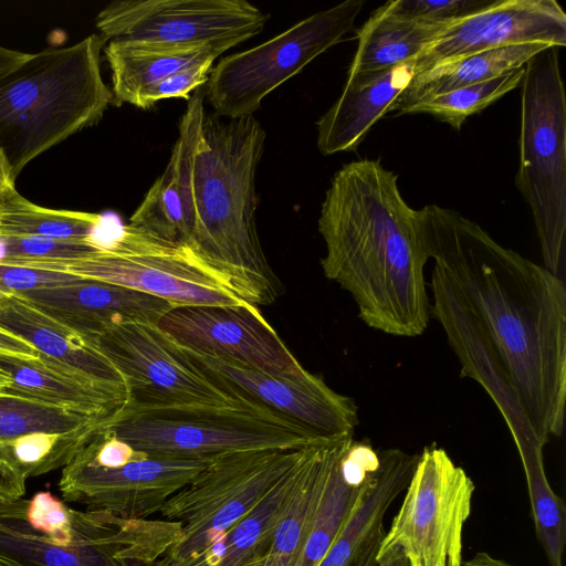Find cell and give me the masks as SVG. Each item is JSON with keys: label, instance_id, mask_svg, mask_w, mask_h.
Returning a JSON list of instances; mask_svg holds the SVG:
<instances>
[{"label": "cell", "instance_id": "cell-20", "mask_svg": "<svg viewBox=\"0 0 566 566\" xmlns=\"http://www.w3.org/2000/svg\"><path fill=\"white\" fill-rule=\"evenodd\" d=\"M419 454L380 450L378 465L366 478L355 504L319 566H357L377 552L386 533L384 518L407 489Z\"/></svg>", "mask_w": 566, "mask_h": 566}, {"label": "cell", "instance_id": "cell-28", "mask_svg": "<svg viewBox=\"0 0 566 566\" xmlns=\"http://www.w3.org/2000/svg\"><path fill=\"white\" fill-rule=\"evenodd\" d=\"M450 24L408 19L384 4L357 30L358 46L348 75L384 71L412 60Z\"/></svg>", "mask_w": 566, "mask_h": 566}, {"label": "cell", "instance_id": "cell-1", "mask_svg": "<svg viewBox=\"0 0 566 566\" xmlns=\"http://www.w3.org/2000/svg\"><path fill=\"white\" fill-rule=\"evenodd\" d=\"M429 259L458 292L509 376L536 434L564 430L566 287L460 212L417 210Z\"/></svg>", "mask_w": 566, "mask_h": 566}, {"label": "cell", "instance_id": "cell-22", "mask_svg": "<svg viewBox=\"0 0 566 566\" xmlns=\"http://www.w3.org/2000/svg\"><path fill=\"white\" fill-rule=\"evenodd\" d=\"M415 75L413 61L388 70L348 75L337 101L317 120V147L323 155L355 151Z\"/></svg>", "mask_w": 566, "mask_h": 566}, {"label": "cell", "instance_id": "cell-16", "mask_svg": "<svg viewBox=\"0 0 566 566\" xmlns=\"http://www.w3.org/2000/svg\"><path fill=\"white\" fill-rule=\"evenodd\" d=\"M143 453L123 465L99 467L74 455L62 469L59 490L65 502L126 518H147L189 484L212 461Z\"/></svg>", "mask_w": 566, "mask_h": 566}, {"label": "cell", "instance_id": "cell-8", "mask_svg": "<svg viewBox=\"0 0 566 566\" xmlns=\"http://www.w3.org/2000/svg\"><path fill=\"white\" fill-rule=\"evenodd\" d=\"M302 449L250 450L214 458L161 507L164 520L181 524V537L154 566H190L263 500Z\"/></svg>", "mask_w": 566, "mask_h": 566}, {"label": "cell", "instance_id": "cell-2", "mask_svg": "<svg viewBox=\"0 0 566 566\" xmlns=\"http://www.w3.org/2000/svg\"><path fill=\"white\" fill-rule=\"evenodd\" d=\"M317 224L326 245L323 273L352 295L358 317L392 336L422 335L431 314L429 255L398 176L376 159L344 165L331 180Z\"/></svg>", "mask_w": 566, "mask_h": 566}, {"label": "cell", "instance_id": "cell-42", "mask_svg": "<svg viewBox=\"0 0 566 566\" xmlns=\"http://www.w3.org/2000/svg\"><path fill=\"white\" fill-rule=\"evenodd\" d=\"M15 181L12 179L10 170L6 164L3 156L0 153V193L15 187Z\"/></svg>", "mask_w": 566, "mask_h": 566}, {"label": "cell", "instance_id": "cell-23", "mask_svg": "<svg viewBox=\"0 0 566 566\" xmlns=\"http://www.w3.org/2000/svg\"><path fill=\"white\" fill-rule=\"evenodd\" d=\"M379 459L380 450L368 441L356 440L354 436L348 438L329 473L313 525L294 566H319Z\"/></svg>", "mask_w": 566, "mask_h": 566}, {"label": "cell", "instance_id": "cell-18", "mask_svg": "<svg viewBox=\"0 0 566 566\" xmlns=\"http://www.w3.org/2000/svg\"><path fill=\"white\" fill-rule=\"evenodd\" d=\"M430 313L441 324L462 365V374L476 380L491 396L506 421L518 453L543 450L522 402L485 334L443 272L433 268Z\"/></svg>", "mask_w": 566, "mask_h": 566}, {"label": "cell", "instance_id": "cell-33", "mask_svg": "<svg viewBox=\"0 0 566 566\" xmlns=\"http://www.w3.org/2000/svg\"><path fill=\"white\" fill-rule=\"evenodd\" d=\"M102 428H88L72 433L36 432L0 442L19 480L40 476L63 469Z\"/></svg>", "mask_w": 566, "mask_h": 566}, {"label": "cell", "instance_id": "cell-26", "mask_svg": "<svg viewBox=\"0 0 566 566\" xmlns=\"http://www.w3.org/2000/svg\"><path fill=\"white\" fill-rule=\"evenodd\" d=\"M112 73L113 102L133 104L151 85L208 56L222 53L206 46L111 40L104 49Z\"/></svg>", "mask_w": 566, "mask_h": 566}, {"label": "cell", "instance_id": "cell-10", "mask_svg": "<svg viewBox=\"0 0 566 566\" xmlns=\"http://www.w3.org/2000/svg\"><path fill=\"white\" fill-rule=\"evenodd\" d=\"M23 266L104 281L147 293L176 306L247 303L188 247L164 241L128 224L120 226L105 247L86 258Z\"/></svg>", "mask_w": 566, "mask_h": 566}, {"label": "cell", "instance_id": "cell-43", "mask_svg": "<svg viewBox=\"0 0 566 566\" xmlns=\"http://www.w3.org/2000/svg\"><path fill=\"white\" fill-rule=\"evenodd\" d=\"M6 296H8V295H4V294H2V293L0 292V305H1V303H2V301H3V298H4Z\"/></svg>", "mask_w": 566, "mask_h": 566}, {"label": "cell", "instance_id": "cell-9", "mask_svg": "<svg viewBox=\"0 0 566 566\" xmlns=\"http://www.w3.org/2000/svg\"><path fill=\"white\" fill-rule=\"evenodd\" d=\"M474 482L447 451L426 447L419 454L400 509L376 553V562L408 566H463V527Z\"/></svg>", "mask_w": 566, "mask_h": 566}, {"label": "cell", "instance_id": "cell-35", "mask_svg": "<svg viewBox=\"0 0 566 566\" xmlns=\"http://www.w3.org/2000/svg\"><path fill=\"white\" fill-rule=\"evenodd\" d=\"M4 247L1 264L23 266L34 262L74 261L94 253L88 242L63 241L42 237L0 235Z\"/></svg>", "mask_w": 566, "mask_h": 566}, {"label": "cell", "instance_id": "cell-30", "mask_svg": "<svg viewBox=\"0 0 566 566\" xmlns=\"http://www.w3.org/2000/svg\"><path fill=\"white\" fill-rule=\"evenodd\" d=\"M103 222L104 218L98 213L36 206L22 197L15 187L0 193V235L88 242Z\"/></svg>", "mask_w": 566, "mask_h": 566}, {"label": "cell", "instance_id": "cell-13", "mask_svg": "<svg viewBox=\"0 0 566 566\" xmlns=\"http://www.w3.org/2000/svg\"><path fill=\"white\" fill-rule=\"evenodd\" d=\"M85 339L123 377L125 409L237 401L209 381L158 324H118Z\"/></svg>", "mask_w": 566, "mask_h": 566}, {"label": "cell", "instance_id": "cell-25", "mask_svg": "<svg viewBox=\"0 0 566 566\" xmlns=\"http://www.w3.org/2000/svg\"><path fill=\"white\" fill-rule=\"evenodd\" d=\"M310 446L302 449L297 461L263 500L190 566L263 565L274 532L295 494Z\"/></svg>", "mask_w": 566, "mask_h": 566}, {"label": "cell", "instance_id": "cell-29", "mask_svg": "<svg viewBox=\"0 0 566 566\" xmlns=\"http://www.w3.org/2000/svg\"><path fill=\"white\" fill-rule=\"evenodd\" d=\"M548 48L551 46L541 43L517 44L436 65L412 77L392 105L391 112L399 113L421 98L493 80L524 66L528 60Z\"/></svg>", "mask_w": 566, "mask_h": 566}, {"label": "cell", "instance_id": "cell-27", "mask_svg": "<svg viewBox=\"0 0 566 566\" xmlns=\"http://www.w3.org/2000/svg\"><path fill=\"white\" fill-rule=\"evenodd\" d=\"M349 437L323 440L307 448L295 494L274 532L262 566H294L313 525L329 473Z\"/></svg>", "mask_w": 566, "mask_h": 566}, {"label": "cell", "instance_id": "cell-31", "mask_svg": "<svg viewBox=\"0 0 566 566\" xmlns=\"http://www.w3.org/2000/svg\"><path fill=\"white\" fill-rule=\"evenodd\" d=\"M128 226L164 241L188 247L192 222L185 188L171 158L129 218Z\"/></svg>", "mask_w": 566, "mask_h": 566}, {"label": "cell", "instance_id": "cell-39", "mask_svg": "<svg viewBox=\"0 0 566 566\" xmlns=\"http://www.w3.org/2000/svg\"><path fill=\"white\" fill-rule=\"evenodd\" d=\"M0 353L18 357H39V353L32 345L2 327H0Z\"/></svg>", "mask_w": 566, "mask_h": 566}, {"label": "cell", "instance_id": "cell-34", "mask_svg": "<svg viewBox=\"0 0 566 566\" xmlns=\"http://www.w3.org/2000/svg\"><path fill=\"white\" fill-rule=\"evenodd\" d=\"M523 75L524 66L486 82L418 99L403 107L398 115L431 114L459 130L469 116L481 112L516 88L521 84Z\"/></svg>", "mask_w": 566, "mask_h": 566}, {"label": "cell", "instance_id": "cell-6", "mask_svg": "<svg viewBox=\"0 0 566 566\" xmlns=\"http://www.w3.org/2000/svg\"><path fill=\"white\" fill-rule=\"evenodd\" d=\"M518 169L515 184L528 203L544 268L563 279L566 250V98L558 48L524 65L521 81Z\"/></svg>", "mask_w": 566, "mask_h": 566}, {"label": "cell", "instance_id": "cell-38", "mask_svg": "<svg viewBox=\"0 0 566 566\" xmlns=\"http://www.w3.org/2000/svg\"><path fill=\"white\" fill-rule=\"evenodd\" d=\"M82 279L64 272L0 264V292L4 295L74 284Z\"/></svg>", "mask_w": 566, "mask_h": 566}, {"label": "cell", "instance_id": "cell-14", "mask_svg": "<svg viewBox=\"0 0 566 566\" xmlns=\"http://www.w3.org/2000/svg\"><path fill=\"white\" fill-rule=\"evenodd\" d=\"M180 349L209 381L232 400L268 409L319 439L353 436L359 423L355 401L334 391L322 377L310 371L297 377L275 376L187 348Z\"/></svg>", "mask_w": 566, "mask_h": 566}, {"label": "cell", "instance_id": "cell-32", "mask_svg": "<svg viewBox=\"0 0 566 566\" xmlns=\"http://www.w3.org/2000/svg\"><path fill=\"white\" fill-rule=\"evenodd\" d=\"M112 418H101L0 389V442L44 433H72L102 428Z\"/></svg>", "mask_w": 566, "mask_h": 566}, {"label": "cell", "instance_id": "cell-7", "mask_svg": "<svg viewBox=\"0 0 566 566\" xmlns=\"http://www.w3.org/2000/svg\"><path fill=\"white\" fill-rule=\"evenodd\" d=\"M150 455L211 460L263 449H301L323 441L268 409L237 400L143 410L123 408L104 428Z\"/></svg>", "mask_w": 566, "mask_h": 566}, {"label": "cell", "instance_id": "cell-12", "mask_svg": "<svg viewBox=\"0 0 566 566\" xmlns=\"http://www.w3.org/2000/svg\"><path fill=\"white\" fill-rule=\"evenodd\" d=\"M270 15L245 0H119L96 17L105 41L206 46L221 53L258 35Z\"/></svg>", "mask_w": 566, "mask_h": 566}, {"label": "cell", "instance_id": "cell-5", "mask_svg": "<svg viewBox=\"0 0 566 566\" xmlns=\"http://www.w3.org/2000/svg\"><path fill=\"white\" fill-rule=\"evenodd\" d=\"M181 524L76 510L49 491L0 501V566H154Z\"/></svg>", "mask_w": 566, "mask_h": 566}, {"label": "cell", "instance_id": "cell-24", "mask_svg": "<svg viewBox=\"0 0 566 566\" xmlns=\"http://www.w3.org/2000/svg\"><path fill=\"white\" fill-rule=\"evenodd\" d=\"M0 327L32 345L39 355L88 376L125 384L116 368L82 335L19 295L3 298L0 305Z\"/></svg>", "mask_w": 566, "mask_h": 566}, {"label": "cell", "instance_id": "cell-40", "mask_svg": "<svg viewBox=\"0 0 566 566\" xmlns=\"http://www.w3.org/2000/svg\"><path fill=\"white\" fill-rule=\"evenodd\" d=\"M29 54L0 45V76L21 64Z\"/></svg>", "mask_w": 566, "mask_h": 566}, {"label": "cell", "instance_id": "cell-36", "mask_svg": "<svg viewBox=\"0 0 566 566\" xmlns=\"http://www.w3.org/2000/svg\"><path fill=\"white\" fill-rule=\"evenodd\" d=\"M495 0H391L386 7L395 14L430 22L450 24L474 14Z\"/></svg>", "mask_w": 566, "mask_h": 566}, {"label": "cell", "instance_id": "cell-4", "mask_svg": "<svg viewBox=\"0 0 566 566\" xmlns=\"http://www.w3.org/2000/svg\"><path fill=\"white\" fill-rule=\"evenodd\" d=\"M105 43L91 34L30 53L0 76V153L14 181L39 155L102 119L113 102L101 73Z\"/></svg>", "mask_w": 566, "mask_h": 566}, {"label": "cell", "instance_id": "cell-21", "mask_svg": "<svg viewBox=\"0 0 566 566\" xmlns=\"http://www.w3.org/2000/svg\"><path fill=\"white\" fill-rule=\"evenodd\" d=\"M0 370L10 380L8 391L101 418L116 416L128 398L125 384L88 376L42 355L0 353Z\"/></svg>", "mask_w": 566, "mask_h": 566}, {"label": "cell", "instance_id": "cell-19", "mask_svg": "<svg viewBox=\"0 0 566 566\" xmlns=\"http://www.w3.org/2000/svg\"><path fill=\"white\" fill-rule=\"evenodd\" d=\"M84 338L125 323L158 324L172 303L125 286L83 277L67 285L15 294Z\"/></svg>", "mask_w": 566, "mask_h": 566}, {"label": "cell", "instance_id": "cell-15", "mask_svg": "<svg viewBox=\"0 0 566 566\" xmlns=\"http://www.w3.org/2000/svg\"><path fill=\"white\" fill-rule=\"evenodd\" d=\"M158 326L177 345L201 355L282 377L308 371L259 308L249 303L175 306Z\"/></svg>", "mask_w": 566, "mask_h": 566}, {"label": "cell", "instance_id": "cell-17", "mask_svg": "<svg viewBox=\"0 0 566 566\" xmlns=\"http://www.w3.org/2000/svg\"><path fill=\"white\" fill-rule=\"evenodd\" d=\"M526 43L566 45V14L558 2L495 0L450 24L412 59L415 75L471 54Z\"/></svg>", "mask_w": 566, "mask_h": 566}, {"label": "cell", "instance_id": "cell-37", "mask_svg": "<svg viewBox=\"0 0 566 566\" xmlns=\"http://www.w3.org/2000/svg\"><path fill=\"white\" fill-rule=\"evenodd\" d=\"M217 56H208L191 65H188L163 81L143 91L132 105L139 108H149L160 99L186 98L207 82L212 63Z\"/></svg>", "mask_w": 566, "mask_h": 566}, {"label": "cell", "instance_id": "cell-3", "mask_svg": "<svg viewBox=\"0 0 566 566\" xmlns=\"http://www.w3.org/2000/svg\"><path fill=\"white\" fill-rule=\"evenodd\" d=\"M191 94L172 148L192 229L188 248L244 302L270 305L282 284L263 252L255 224V174L265 132L251 116L223 120Z\"/></svg>", "mask_w": 566, "mask_h": 566}, {"label": "cell", "instance_id": "cell-41", "mask_svg": "<svg viewBox=\"0 0 566 566\" xmlns=\"http://www.w3.org/2000/svg\"><path fill=\"white\" fill-rule=\"evenodd\" d=\"M463 566H515L509 562L493 557L486 552H479L472 556L469 560L463 563Z\"/></svg>", "mask_w": 566, "mask_h": 566}, {"label": "cell", "instance_id": "cell-11", "mask_svg": "<svg viewBox=\"0 0 566 566\" xmlns=\"http://www.w3.org/2000/svg\"><path fill=\"white\" fill-rule=\"evenodd\" d=\"M364 4L365 0H346L259 45L221 59L206 82L205 95L214 114L229 119L251 116L266 95L342 41Z\"/></svg>", "mask_w": 566, "mask_h": 566}]
</instances>
